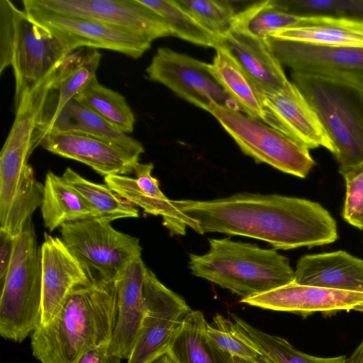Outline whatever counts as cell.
I'll list each match as a JSON object with an SVG mask.
<instances>
[{
  "instance_id": "6da1fadb",
  "label": "cell",
  "mask_w": 363,
  "mask_h": 363,
  "mask_svg": "<svg viewBox=\"0 0 363 363\" xmlns=\"http://www.w3.org/2000/svg\"><path fill=\"white\" fill-rule=\"evenodd\" d=\"M197 225V232L258 239L275 250L309 248L334 242L336 220L320 203L280 194L238 193L213 200H174Z\"/></svg>"
},
{
  "instance_id": "7a4b0ae2",
  "label": "cell",
  "mask_w": 363,
  "mask_h": 363,
  "mask_svg": "<svg viewBox=\"0 0 363 363\" xmlns=\"http://www.w3.org/2000/svg\"><path fill=\"white\" fill-rule=\"evenodd\" d=\"M117 320L115 281L94 279L74 289L57 314L31 334L40 363H75L87 350L109 345Z\"/></svg>"
},
{
  "instance_id": "3957f363",
  "label": "cell",
  "mask_w": 363,
  "mask_h": 363,
  "mask_svg": "<svg viewBox=\"0 0 363 363\" xmlns=\"http://www.w3.org/2000/svg\"><path fill=\"white\" fill-rule=\"evenodd\" d=\"M204 255H189L191 274L230 290L241 299L294 281L289 259L275 249L230 238L208 239Z\"/></svg>"
},
{
  "instance_id": "277c9868",
  "label": "cell",
  "mask_w": 363,
  "mask_h": 363,
  "mask_svg": "<svg viewBox=\"0 0 363 363\" xmlns=\"http://www.w3.org/2000/svg\"><path fill=\"white\" fill-rule=\"evenodd\" d=\"M291 82L318 116L340 167L363 162V84L298 71H292Z\"/></svg>"
},
{
  "instance_id": "5b68a950",
  "label": "cell",
  "mask_w": 363,
  "mask_h": 363,
  "mask_svg": "<svg viewBox=\"0 0 363 363\" xmlns=\"http://www.w3.org/2000/svg\"><path fill=\"white\" fill-rule=\"evenodd\" d=\"M0 287V335L21 342L39 327L42 316L40 247L31 218L16 238L9 269Z\"/></svg>"
},
{
  "instance_id": "8992f818",
  "label": "cell",
  "mask_w": 363,
  "mask_h": 363,
  "mask_svg": "<svg viewBox=\"0 0 363 363\" xmlns=\"http://www.w3.org/2000/svg\"><path fill=\"white\" fill-rule=\"evenodd\" d=\"M209 113L241 151L257 163L300 178H305L315 164L308 148L260 121L218 105Z\"/></svg>"
},
{
  "instance_id": "52a82bcc",
  "label": "cell",
  "mask_w": 363,
  "mask_h": 363,
  "mask_svg": "<svg viewBox=\"0 0 363 363\" xmlns=\"http://www.w3.org/2000/svg\"><path fill=\"white\" fill-rule=\"evenodd\" d=\"M61 239L93 279L115 281L141 257L139 239L113 228L111 222L87 219L60 228Z\"/></svg>"
},
{
  "instance_id": "ba28073f",
  "label": "cell",
  "mask_w": 363,
  "mask_h": 363,
  "mask_svg": "<svg viewBox=\"0 0 363 363\" xmlns=\"http://www.w3.org/2000/svg\"><path fill=\"white\" fill-rule=\"evenodd\" d=\"M11 67L15 78L14 107L74 51L63 39L33 21L23 10L13 9Z\"/></svg>"
},
{
  "instance_id": "9c48e42d",
  "label": "cell",
  "mask_w": 363,
  "mask_h": 363,
  "mask_svg": "<svg viewBox=\"0 0 363 363\" xmlns=\"http://www.w3.org/2000/svg\"><path fill=\"white\" fill-rule=\"evenodd\" d=\"M149 79L209 112L213 105L240 111L209 69V63L169 48H160L146 68Z\"/></svg>"
},
{
  "instance_id": "30bf717a",
  "label": "cell",
  "mask_w": 363,
  "mask_h": 363,
  "mask_svg": "<svg viewBox=\"0 0 363 363\" xmlns=\"http://www.w3.org/2000/svg\"><path fill=\"white\" fill-rule=\"evenodd\" d=\"M22 3L23 7L118 28L151 43L171 35L162 18L139 0H23Z\"/></svg>"
},
{
  "instance_id": "8fae6325",
  "label": "cell",
  "mask_w": 363,
  "mask_h": 363,
  "mask_svg": "<svg viewBox=\"0 0 363 363\" xmlns=\"http://www.w3.org/2000/svg\"><path fill=\"white\" fill-rule=\"evenodd\" d=\"M143 292L145 313L127 363H147L167 352L176 331L191 311L183 297L164 286L147 267Z\"/></svg>"
},
{
  "instance_id": "7c38bea8",
  "label": "cell",
  "mask_w": 363,
  "mask_h": 363,
  "mask_svg": "<svg viewBox=\"0 0 363 363\" xmlns=\"http://www.w3.org/2000/svg\"><path fill=\"white\" fill-rule=\"evenodd\" d=\"M24 11L36 23L65 40L73 50L102 48L137 59L151 47L152 43L140 35L91 20L29 7H24Z\"/></svg>"
},
{
  "instance_id": "4fadbf2b",
  "label": "cell",
  "mask_w": 363,
  "mask_h": 363,
  "mask_svg": "<svg viewBox=\"0 0 363 363\" xmlns=\"http://www.w3.org/2000/svg\"><path fill=\"white\" fill-rule=\"evenodd\" d=\"M262 100L263 123L308 149L323 147L334 155V146L315 111L292 82L276 91L262 93Z\"/></svg>"
},
{
  "instance_id": "5bb4252c",
  "label": "cell",
  "mask_w": 363,
  "mask_h": 363,
  "mask_svg": "<svg viewBox=\"0 0 363 363\" xmlns=\"http://www.w3.org/2000/svg\"><path fill=\"white\" fill-rule=\"evenodd\" d=\"M268 47L292 71L339 77L363 84V47H326L267 37Z\"/></svg>"
},
{
  "instance_id": "9a60e30c",
  "label": "cell",
  "mask_w": 363,
  "mask_h": 363,
  "mask_svg": "<svg viewBox=\"0 0 363 363\" xmlns=\"http://www.w3.org/2000/svg\"><path fill=\"white\" fill-rule=\"evenodd\" d=\"M251 306L307 317L315 313L331 315L357 310L363 305V292L328 289L296 282L240 299Z\"/></svg>"
},
{
  "instance_id": "2e32d148",
  "label": "cell",
  "mask_w": 363,
  "mask_h": 363,
  "mask_svg": "<svg viewBox=\"0 0 363 363\" xmlns=\"http://www.w3.org/2000/svg\"><path fill=\"white\" fill-rule=\"evenodd\" d=\"M42 316L40 325L49 323L59 312L71 292L94 280L60 238L45 233L40 246Z\"/></svg>"
},
{
  "instance_id": "e0dca14e",
  "label": "cell",
  "mask_w": 363,
  "mask_h": 363,
  "mask_svg": "<svg viewBox=\"0 0 363 363\" xmlns=\"http://www.w3.org/2000/svg\"><path fill=\"white\" fill-rule=\"evenodd\" d=\"M77 133L106 141L138 159L145 152L143 145L119 130L90 108L75 99L70 100L56 113L38 117L34 131L35 147L40 140L50 133Z\"/></svg>"
},
{
  "instance_id": "ac0fdd59",
  "label": "cell",
  "mask_w": 363,
  "mask_h": 363,
  "mask_svg": "<svg viewBox=\"0 0 363 363\" xmlns=\"http://www.w3.org/2000/svg\"><path fill=\"white\" fill-rule=\"evenodd\" d=\"M39 145L46 150L84 163L104 177L134 172L136 159L123 150L96 138L77 133H50Z\"/></svg>"
},
{
  "instance_id": "d6986e66",
  "label": "cell",
  "mask_w": 363,
  "mask_h": 363,
  "mask_svg": "<svg viewBox=\"0 0 363 363\" xmlns=\"http://www.w3.org/2000/svg\"><path fill=\"white\" fill-rule=\"evenodd\" d=\"M146 269L142 257H139L132 261L116 280L117 320L108 347L121 359L130 358L143 321Z\"/></svg>"
},
{
  "instance_id": "ffe728a7",
  "label": "cell",
  "mask_w": 363,
  "mask_h": 363,
  "mask_svg": "<svg viewBox=\"0 0 363 363\" xmlns=\"http://www.w3.org/2000/svg\"><path fill=\"white\" fill-rule=\"evenodd\" d=\"M294 272L299 284L363 292V259L343 250L304 255Z\"/></svg>"
},
{
  "instance_id": "44dd1931",
  "label": "cell",
  "mask_w": 363,
  "mask_h": 363,
  "mask_svg": "<svg viewBox=\"0 0 363 363\" xmlns=\"http://www.w3.org/2000/svg\"><path fill=\"white\" fill-rule=\"evenodd\" d=\"M220 44L230 52L260 93L276 91L289 81L264 39L233 29Z\"/></svg>"
},
{
  "instance_id": "7402d4cb",
  "label": "cell",
  "mask_w": 363,
  "mask_h": 363,
  "mask_svg": "<svg viewBox=\"0 0 363 363\" xmlns=\"http://www.w3.org/2000/svg\"><path fill=\"white\" fill-rule=\"evenodd\" d=\"M101 59L97 49L80 48L70 52L55 69L39 117L60 111L94 79Z\"/></svg>"
},
{
  "instance_id": "603a6c76",
  "label": "cell",
  "mask_w": 363,
  "mask_h": 363,
  "mask_svg": "<svg viewBox=\"0 0 363 363\" xmlns=\"http://www.w3.org/2000/svg\"><path fill=\"white\" fill-rule=\"evenodd\" d=\"M268 37L326 47H363V21L307 16L301 25L279 30Z\"/></svg>"
},
{
  "instance_id": "cb8c5ba5",
  "label": "cell",
  "mask_w": 363,
  "mask_h": 363,
  "mask_svg": "<svg viewBox=\"0 0 363 363\" xmlns=\"http://www.w3.org/2000/svg\"><path fill=\"white\" fill-rule=\"evenodd\" d=\"M200 311L191 310L174 334L168 349L173 363H233L232 356L208 337Z\"/></svg>"
},
{
  "instance_id": "d4e9b609",
  "label": "cell",
  "mask_w": 363,
  "mask_h": 363,
  "mask_svg": "<svg viewBox=\"0 0 363 363\" xmlns=\"http://www.w3.org/2000/svg\"><path fill=\"white\" fill-rule=\"evenodd\" d=\"M40 206L45 227L50 232L65 223L96 218L82 195L63 177L47 172Z\"/></svg>"
},
{
  "instance_id": "484cf974",
  "label": "cell",
  "mask_w": 363,
  "mask_h": 363,
  "mask_svg": "<svg viewBox=\"0 0 363 363\" xmlns=\"http://www.w3.org/2000/svg\"><path fill=\"white\" fill-rule=\"evenodd\" d=\"M216 54L209 69L227 94L246 116L264 122L262 94L230 52L222 45L215 48Z\"/></svg>"
},
{
  "instance_id": "4316f807",
  "label": "cell",
  "mask_w": 363,
  "mask_h": 363,
  "mask_svg": "<svg viewBox=\"0 0 363 363\" xmlns=\"http://www.w3.org/2000/svg\"><path fill=\"white\" fill-rule=\"evenodd\" d=\"M106 184L126 201L142 208L145 213L160 216L163 225L172 235H184L190 227L197 232V225L184 215L166 196L155 197L141 191L134 178L125 175H109L104 177Z\"/></svg>"
},
{
  "instance_id": "83f0119b",
  "label": "cell",
  "mask_w": 363,
  "mask_h": 363,
  "mask_svg": "<svg viewBox=\"0 0 363 363\" xmlns=\"http://www.w3.org/2000/svg\"><path fill=\"white\" fill-rule=\"evenodd\" d=\"M67 182L84 198L96 215V219L111 222L125 218H138V209L119 196L106 184L91 182L70 167L63 174Z\"/></svg>"
},
{
  "instance_id": "f1b7e54d",
  "label": "cell",
  "mask_w": 363,
  "mask_h": 363,
  "mask_svg": "<svg viewBox=\"0 0 363 363\" xmlns=\"http://www.w3.org/2000/svg\"><path fill=\"white\" fill-rule=\"evenodd\" d=\"M306 19L285 11L275 0L261 1L238 12L233 29L264 40L273 32L300 26Z\"/></svg>"
},
{
  "instance_id": "f546056e",
  "label": "cell",
  "mask_w": 363,
  "mask_h": 363,
  "mask_svg": "<svg viewBox=\"0 0 363 363\" xmlns=\"http://www.w3.org/2000/svg\"><path fill=\"white\" fill-rule=\"evenodd\" d=\"M74 99L123 133L133 131L135 118L125 97L101 85L97 78Z\"/></svg>"
},
{
  "instance_id": "4dcf8cb0",
  "label": "cell",
  "mask_w": 363,
  "mask_h": 363,
  "mask_svg": "<svg viewBox=\"0 0 363 363\" xmlns=\"http://www.w3.org/2000/svg\"><path fill=\"white\" fill-rule=\"evenodd\" d=\"M230 315L237 326L255 342L270 363H349L346 355L321 357L304 353L285 338L257 329L235 313H230Z\"/></svg>"
},
{
  "instance_id": "1f68e13d",
  "label": "cell",
  "mask_w": 363,
  "mask_h": 363,
  "mask_svg": "<svg viewBox=\"0 0 363 363\" xmlns=\"http://www.w3.org/2000/svg\"><path fill=\"white\" fill-rule=\"evenodd\" d=\"M139 1L162 18L169 27L171 35L214 49L220 45V39L201 26L176 0Z\"/></svg>"
},
{
  "instance_id": "d6a6232c",
  "label": "cell",
  "mask_w": 363,
  "mask_h": 363,
  "mask_svg": "<svg viewBox=\"0 0 363 363\" xmlns=\"http://www.w3.org/2000/svg\"><path fill=\"white\" fill-rule=\"evenodd\" d=\"M212 323L207 324V334L223 351L231 356L260 362L268 360L255 342L242 331L233 320L216 313Z\"/></svg>"
},
{
  "instance_id": "836d02e7",
  "label": "cell",
  "mask_w": 363,
  "mask_h": 363,
  "mask_svg": "<svg viewBox=\"0 0 363 363\" xmlns=\"http://www.w3.org/2000/svg\"><path fill=\"white\" fill-rule=\"evenodd\" d=\"M196 21L221 39L234 28L238 12L229 1L176 0Z\"/></svg>"
},
{
  "instance_id": "e575fe53",
  "label": "cell",
  "mask_w": 363,
  "mask_h": 363,
  "mask_svg": "<svg viewBox=\"0 0 363 363\" xmlns=\"http://www.w3.org/2000/svg\"><path fill=\"white\" fill-rule=\"evenodd\" d=\"M285 11L300 16L363 21V0H275Z\"/></svg>"
},
{
  "instance_id": "d590c367",
  "label": "cell",
  "mask_w": 363,
  "mask_h": 363,
  "mask_svg": "<svg viewBox=\"0 0 363 363\" xmlns=\"http://www.w3.org/2000/svg\"><path fill=\"white\" fill-rule=\"evenodd\" d=\"M339 172L346 187L342 216L350 225L363 230V162L340 167Z\"/></svg>"
},
{
  "instance_id": "8d00e7d4",
  "label": "cell",
  "mask_w": 363,
  "mask_h": 363,
  "mask_svg": "<svg viewBox=\"0 0 363 363\" xmlns=\"http://www.w3.org/2000/svg\"><path fill=\"white\" fill-rule=\"evenodd\" d=\"M9 0L0 1V73L11 66V43L13 31V9Z\"/></svg>"
},
{
  "instance_id": "74e56055",
  "label": "cell",
  "mask_w": 363,
  "mask_h": 363,
  "mask_svg": "<svg viewBox=\"0 0 363 363\" xmlns=\"http://www.w3.org/2000/svg\"><path fill=\"white\" fill-rule=\"evenodd\" d=\"M16 238L0 230V286L8 274Z\"/></svg>"
},
{
  "instance_id": "f35d334b",
  "label": "cell",
  "mask_w": 363,
  "mask_h": 363,
  "mask_svg": "<svg viewBox=\"0 0 363 363\" xmlns=\"http://www.w3.org/2000/svg\"><path fill=\"white\" fill-rule=\"evenodd\" d=\"M121 359L110 350L108 345H106L87 350L75 363H121Z\"/></svg>"
},
{
  "instance_id": "ab89813d",
  "label": "cell",
  "mask_w": 363,
  "mask_h": 363,
  "mask_svg": "<svg viewBox=\"0 0 363 363\" xmlns=\"http://www.w3.org/2000/svg\"><path fill=\"white\" fill-rule=\"evenodd\" d=\"M349 363H363V340L349 357Z\"/></svg>"
},
{
  "instance_id": "60d3db41",
  "label": "cell",
  "mask_w": 363,
  "mask_h": 363,
  "mask_svg": "<svg viewBox=\"0 0 363 363\" xmlns=\"http://www.w3.org/2000/svg\"><path fill=\"white\" fill-rule=\"evenodd\" d=\"M147 363H173V361L168 352H167L157 356Z\"/></svg>"
},
{
  "instance_id": "b9f144b4",
  "label": "cell",
  "mask_w": 363,
  "mask_h": 363,
  "mask_svg": "<svg viewBox=\"0 0 363 363\" xmlns=\"http://www.w3.org/2000/svg\"><path fill=\"white\" fill-rule=\"evenodd\" d=\"M232 359H233V363H270V362L269 360H267V362H257V361H255V360H252V359H243V358H240V357H235V356H232Z\"/></svg>"
},
{
  "instance_id": "7bdbcfd3",
  "label": "cell",
  "mask_w": 363,
  "mask_h": 363,
  "mask_svg": "<svg viewBox=\"0 0 363 363\" xmlns=\"http://www.w3.org/2000/svg\"><path fill=\"white\" fill-rule=\"evenodd\" d=\"M356 311H360V312H363V305L359 306Z\"/></svg>"
}]
</instances>
